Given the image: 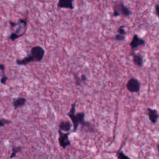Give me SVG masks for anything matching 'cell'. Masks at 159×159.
Here are the masks:
<instances>
[{"instance_id": "cell-1", "label": "cell", "mask_w": 159, "mask_h": 159, "mask_svg": "<svg viewBox=\"0 0 159 159\" xmlns=\"http://www.w3.org/2000/svg\"><path fill=\"white\" fill-rule=\"evenodd\" d=\"M76 106V101H75L72 103L71 106V108L70 111L66 114V115L70 117L71 121L72 126H73V132H75L77 131L78 127L80 125H81V129L88 127L89 129H92L93 131H94V128L92 127V124L87 122L84 120L85 114L83 112H75Z\"/></svg>"}, {"instance_id": "cell-2", "label": "cell", "mask_w": 159, "mask_h": 159, "mask_svg": "<svg viewBox=\"0 0 159 159\" xmlns=\"http://www.w3.org/2000/svg\"><path fill=\"white\" fill-rule=\"evenodd\" d=\"M10 26L11 33L9 35V39L12 41H14L17 39L23 36L27 30V24L25 19H19L17 22L10 21Z\"/></svg>"}, {"instance_id": "cell-3", "label": "cell", "mask_w": 159, "mask_h": 159, "mask_svg": "<svg viewBox=\"0 0 159 159\" xmlns=\"http://www.w3.org/2000/svg\"><path fill=\"white\" fill-rule=\"evenodd\" d=\"M131 14L130 10L126 7L123 2L115 3L113 6V13L112 16L114 17H117L122 15L124 17H129Z\"/></svg>"}, {"instance_id": "cell-4", "label": "cell", "mask_w": 159, "mask_h": 159, "mask_svg": "<svg viewBox=\"0 0 159 159\" xmlns=\"http://www.w3.org/2000/svg\"><path fill=\"white\" fill-rule=\"evenodd\" d=\"M45 53V50L42 47L36 45L31 48L29 55L32 57L34 62H39L43 60Z\"/></svg>"}, {"instance_id": "cell-5", "label": "cell", "mask_w": 159, "mask_h": 159, "mask_svg": "<svg viewBox=\"0 0 159 159\" xmlns=\"http://www.w3.org/2000/svg\"><path fill=\"white\" fill-rule=\"evenodd\" d=\"M126 88L130 93H139L140 89V83L135 78H130L126 83Z\"/></svg>"}, {"instance_id": "cell-6", "label": "cell", "mask_w": 159, "mask_h": 159, "mask_svg": "<svg viewBox=\"0 0 159 159\" xmlns=\"http://www.w3.org/2000/svg\"><path fill=\"white\" fill-rule=\"evenodd\" d=\"M58 143L60 146L63 148V149H66L67 147L70 146L71 145V142L69 140V135L70 132H61V130H58Z\"/></svg>"}, {"instance_id": "cell-7", "label": "cell", "mask_w": 159, "mask_h": 159, "mask_svg": "<svg viewBox=\"0 0 159 159\" xmlns=\"http://www.w3.org/2000/svg\"><path fill=\"white\" fill-rule=\"evenodd\" d=\"M146 43L145 40L143 39H142L140 37H139L137 34H134L133 35L132 37V39L131 40V42H130V47L131 48L132 50H134L136 49L137 48H138L140 46L142 45H144Z\"/></svg>"}, {"instance_id": "cell-8", "label": "cell", "mask_w": 159, "mask_h": 159, "mask_svg": "<svg viewBox=\"0 0 159 159\" xmlns=\"http://www.w3.org/2000/svg\"><path fill=\"white\" fill-rule=\"evenodd\" d=\"M147 115L148 116V118L150 122L153 124H157L158 119V114L157 110L155 109H152L150 107H148L147 109Z\"/></svg>"}, {"instance_id": "cell-9", "label": "cell", "mask_w": 159, "mask_h": 159, "mask_svg": "<svg viewBox=\"0 0 159 159\" xmlns=\"http://www.w3.org/2000/svg\"><path fill=\"white\" fill-rule=\"evenodd\" d=\"M57 7L60 9H75L73 0H60L57 3Z\"/></svg>"}, {"instance_id": "cell-10", "label": "cell", "mask_w": 159, "mask_h": 159, "mask_svg": "<svg viewBox=\"0 0 159 159\" xmlns=\"http://www.w3.org/2000/svg\"><path fill=\"white\" fill-rule=\"evenodd\" d=\"M131 55L132 57V60L134 65L138 67H143L144 62L142 55L139 53H131Z\"/></svg>"}, {"instance_id": "cell-11", "label": "cell", "mask_w": 159, "mask_h": 159, "mask_svg": "<svg viewBox=\"0 0 159 159\" xmlns=\"http://www.w3.org/2000/svg\"><path fill=\"white\" fill-rule=\"evenodd\" d=\"M73 126L70 120H61L59 124L58 130L63 132H70Z\"/></svg>"}, {"instance_id": "cell-12", "label": "cell", "mask_w": 159, "mask_h": 159, "mask_svg": "<svg viewBox=\"0 0 159 159\" xmlns=\"http://www.w3.org/2000/svg\"><path fill=\"white\" fill-rule=\"evenodd\" d=\"M27 99L25 98L22 97H19L16 98H14L12 100V106L14 108V109H17L19 107H21L25 105L26 103Z\"/></svg>"}, {"instance_id": "cell-13", "label": "cell", "mask_w": 159, "mask_h": 159, "mask_svg": "<svg viewBox=\"0 0 159 159\" xmlns=\"http://www.w3.org/2000/svg\"><path fill=\"white\" fill-rule=\"evenodd\" d=\"M22 151V147L19 146V147H14L12 148V153L9 157V158L10 159H12L13 158H14L17 153H19L20 152Z\"/></svg>"}, {"instance_id": "cell-14", "label": "cell", "mask_w": 159, "mask_h": 159, "mask_svg": "<svg viewBox=\"0 0 159 159\" xmlns=\"http://www.w3.org/2000/svg\"><path fill=\"white\" fill-rule=\"evenodd\" d=\"M117 159H130L129 157L125 155L122 151H118L116 153Z\"/></svg>"}, {"instance_id": "cell-15", "label": "cell", "mask_w": 159, "mask_h": 159, "mask_svg": "<svg viewBox=\"0 0 159 159\" xmlns=\"http://www.w3.org/2000/svg\"><path fill=\"white\" fill-rule=\"evenodd\" d=\"M117 34H120V35L125 36V35L127 34V32L125 30V25H122L119 26V27L118 28V29L117 30Z\"/></svg>"}, {"instance_id": "cell-16", "label": "cell", "mask_w": 159, "mask_h": 159, "mask_svg": "<svg viewBox=\"0 0 159 159\" xmlns=\"http://www.w3.org/2000/svg\"><path fill=\"white\" fill-rule=\"evenodd\" d=\"M125 35H122L119 34H117L115 37H114V40L116 41H119V42H122L125 40Z\"/></svg>"}, {"instance_id": "cell-17", "label": "cell", "mask_w": 159, "mask_h": 159, "mask_svg": "<svg viewBox=\"0 0 159 159\" xmlns=\"http://www.w3.org/2000/svg\"><path fill=\"white\" fill-rule=\"evenodd\" d=\"M11 122L10 120L6 119H0V127H4L6 124H9Z\"/></svg>"}, {"instance_id": "cell-18", "label": "cell", "mask_w": 159, "mask_h": 159, "mask_svg": "<svg viewBox=\"0 0 159 159\" xmlns=\"http://www.w3.org/2000/svg\"><path fill=\"white\" fill-rule=\"evenodd\" d=\"M7 79H8V78H7V76L5 75V73H2V77H1V80H0L1 83L2 84H6Z\"/></svg>"}, {"instance_id": "cell-19", "label": "cell", "mask_w": 159, "mask_h": 159, "mask_svg": "<svg viewBox=\"0 0 159 159\" xmlns=\"http://www.w3.org/2000/svg\"><path fill=\"white\" fill-rule=\"evenodd\" d=\"M75 76V84L77 85V86H80L81 85V81L80 80V76H78L76 75H74Z\"/></svg>"}, {"instance_id": "cell-20", "label": "cell", "mask_w": 159, "mask_h": 159, "mask_svg": "<svg viewBox=\"0 0 159 159\" xmlns=\"http://www.w3.org/2000/svg\"><path fill=\"white\" fill-rule=\"evenodd\" d=\"M80 80L81 81V83H86V81H88V78L85 74H82L80 76Z\"/></svg>"}, {"instance_id": "cell-21", "label": "cell", "mask_w": 159, "mask_h": 159, "mask_svg": "<svg viewBox=\"0 0 159 159\" xmlns=\"http://www.w3.org/2000/svg\"><path fill=\"white\" fill-rule=\"evenodd\" d=\"M158 11H159V4H156V5L155 6V14L157 17H158Z\"/></svg>"}, {"instance_id": "cell-22", "label": "cell", "mask_w": 159, "mask_h": 159, "mask_svg": "<svg viewBox=\"0 0 159 159\" xmlns=\"http://www.w3.org/2000/svg\"><path fill=\"white\" fill-rule=\"evenodd\" d=\"M0 70L2 71V73H4L5 71V66L3 63H0Z\"/></svg>"}]
</instances>
